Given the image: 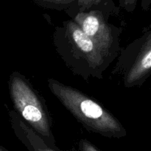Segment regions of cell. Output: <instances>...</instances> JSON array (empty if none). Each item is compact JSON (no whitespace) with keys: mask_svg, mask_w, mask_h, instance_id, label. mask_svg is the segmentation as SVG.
<instances>
[{"mask_svg":"<svg viewBox=\"0 0 151 151\" xmlns=\"http://www.w3.org/2000/svg\"><path fill=\"white\" fill-rule=\"evenodd\" d=\"M47 82L52 94L88 131L108 138L120 139L127 135L117 118L98 102L57 80L50 78Z\"/></svg>","mask_w":151,"mask_h":151,"instance_id":"cell-2","label":"cell"},{"mask_svg":"<svg viewBox=\"0 0 151 151\" xmlns=\"http://www.w3.org/2000/svg\"><path fill=\"white\" fill-rule=\"evenodd\" d=\"M142 7L145 10H148L150 9L151 0H142Z\"/></svg>","mask_w":151,"mask_h":151,"instance_id":"cell-11","label":"cell"},{"mask_svg":"<svg viewBox=\"0 0 151 151\" xmlns=\"http://www.w3.org/2000/svg\"><path fill=\"white\" fill-rule=\"evenodd\" d=\"M45 2L50 3L52 4H60V5H63V4H70V3L73 2L75 1H78V0H41Z\"/></svg>","mask_w":151,"mask_h":151,"instance_id":"cell-10","label":"cell"},{"mask_svg":"<svg viewBox=\"0 0 151 151\" xmlns=\"http://www.w3.org/2000/svg\"><path fill=\"white\" fill-rule=\"evenodd\" d=\"M102 0H78V6L80 7L81 12H86L94 6H97L101 2Z\"/></svg>","mask_w":151,"mask_h":151,"instance_id":"cell-8","label":"cell"},{"mask_svg":"<svg viewBox=\"0 0 151 151\" xmlns=\"http://www.w3.org/2000/svg\"><path fill=\"white\" fill-rule=\"evenodd\" d=\"M10 99L19 117L46 142L55 146L52 124L45 100L24 75L12 72L8 81Z\"/></svg>","mask_w":151,"mask_h":151,"instance_id":"cell-3","label":"cell"},{"mask_svg":"<svg viewBox=\"0 0 151 151\" xmlns=\"http://www.w3.org/2000/svg\"><path fill=\"white\" fill-rule=\"evenodd\" d=\"M74 22L97 46L102 54L111 62L115 58L119 49V32L107 23L100 10L77 13Z\"/></svg>","mask_w":151,"mask_h":151,"instance_id":"cell-5","label":"cell"},{"mask_svg":"<svg viewBox=\"0 0 151 151\" xmlns=\"http://www.w3.org/2000/svg\"><path fill=\"white\" fill-rule=\"evenodd\" d=\"M137 0H121V4L128 11L132 12L137 6Z\"/></svg>","mask_w":151,"mask_h":151,"instance_id":"cell-9","label":"cell"},{"mask_svg":"<svg viewBox=\"0 0 151 151\" xmlns=\"http://www.w3.org/2000/svg\"><path fill=\"white\" fill-rule=\"evenodd\" d=\"M0 151H8V150H7L6 148H4V147H2V146L0 145Z\"/></svg>","mask_w":151,"mask_h":151,"instance_id":"cell-12","label":"cell"},{"mask_svg":"<svg viewBox=\"0 0 151 151\" xmlns=\"http://www.w3.org/2000/svg\"><path fill=\"white\" fill-rule=\"evenodd\" d=\"M9 118L15 135L28 151H75V149L60 150L56 145H49L27 125L14 110L9 111Z\"/></svg>","mask_w":151,"mask_h":151,"instance_id":"cell-6","label":"cell"},{"mask_svg":"<svg viewBox=\"0 0 151 151\" xmlns=\"http://www.w3.org/2000/svg\"><path fill=\"white\" fill-rule=\"evenodd\" d=\"M114 74L125 88L139 86L151 75V26L121 52Z\"/></svg>","mask_w":151,"mask_h":151,"instance_id":"cell-4","label":"cell"},{"mask_svg":"<svg viewBox=\"0 0 151 151\" xmlns=\"http://www.w3.org/2000/svg\"><path fill=\"white\" fill-rule=\"evenodd\" d=\"M52 40L56 52L65 65L86 81L102 79L111 63L73 20L58 27L53 32Z\"/></svg>","mask_w":151,"mask_h":151,"instance_id":"cell-1","label":"cell"},{"mask_svg":"<svg viewBox=\"0 0 151 151\" xmlns=\"http://www.w3.org/2000/svg\"><path fill=\"white\" fill-rule=\"evenodd\" d=\"M75 151H100L93 143L86 139H81L77 145Z\"/></svg>","mask_w":151,"mask_h":151,"instance_id":"cell-7","label":"cell"}]
</instances>
